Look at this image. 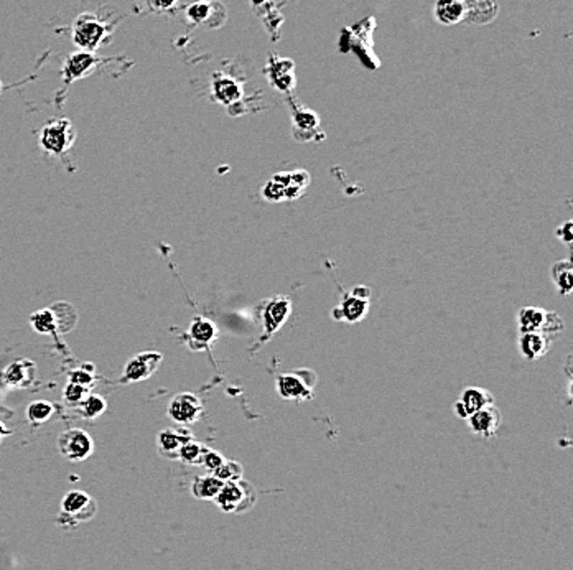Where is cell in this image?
<instances>
[{
    "label": "cell",
    "mask_w": 573,
    "mask_h": 570,
    "mask_svg": "<svg viewBox=\"0 0 573 570\" xmlns=\"http://www.w3.org/2000/svg\"><path fill=\"white\" fill-rule=\"evenodd\" d=\"M224 512H246L252 510L255 502H257V491L254 486L246 480L237 481H227L223 485L220 493L213 500Z\"/></svg>",
    "instance_id": "cell-1"
},
{
    "label": "cell",
    "mask_w": 573,
    "mask_h": 570,
    "mask_svg": "<svg viewBox=\"0 0 573 570\" xmlns=\"http://www.w3.org/2000/svg\"><path fill=\"white\" fill-rule=\"evenodd\" d=\"M75 139L76 132L70 119H53L41 129L40 145L46 154L60 157L73 147Z\"/></svg>",
    "instance_id": "cell-2"
},
{
    "label": "cell",
    "mask_w": 573,
    "mask_h": 570,
    "mask_svg": "<svg viewBox=\"0 0 573 570\" xmlns=\"http://www.w3.org/2000/svg\"><path fill=\"white\" fill-rule=\"evenodd\" d=\"M520 333L528 331H544L547 335H557L564 330V320L559 313L539 307H524L518 315Z\"/></svg>",
    "instance_id": "cell-3"
},
{
    "label": "cell",
    "mask_w": 573,
    "mask_h": 570,
    "mask_svg": "<svg viewBox=\"0 0 573 570\" xmlns=\"http://www.w3.org/2000/svg\"><path fill=\"white\" fill-rule=\"evenodd\" d=\"M107 35V27L91 14H82L73 22V41L82 51H95Z\"/></svg>",
    "instance_id": "cell-4"
},
{
    "label": "cell",
    "mask_w": 573,
    "mask_h": 570,
    "mask_svg": "<svg viewBox=\"0 0 573 570\" xmlns=\"http://www.w3.org/2000/svg\"><path fill=\"white\" fill-rule=\"evenodd\" d=\"M97 511L95 500L85 491H70L61 502L60 521L63 525H80L92 520Z\"/></svg>",
    "instance_id": "cell-5"
},
{
    "label": "cell",
    "mask_w": 573,
    "mask_h": 570,
    "mask_svg": "<svg viewBox=\"0 0 573 570\" xmlns=\"http://www.w3.org/2000/svg\"><path fill=\"white\" fill-rule=\"evenodd\" d=\"M369 299H371V289L366 285L354 287L351 292L343 294L340 305L333 310V318L358 323L369 312Z\"/></svg>",
    "instance_id": "cell-6"
},
{
    "label": "cell",
    "mask_w": 573,
    "mask_h": 570,
    "mask_svg": "<svg viewBox=\"0 0 573 570\" xmlns=\"http://www.w3.org/2000/svg\"><path fill=\"white\" fill-rule=\"evenodd\" d=\"M305 375L306 376H304V370L280 375L275 381L280 397L286 401H309L314 397V385L316 380H309L310 376H314L311 371H306Z\"/></svg>",
    "instance_id": "cell-7"
},
{
    "label": "cell",
    "mask_w": 573,
    "mask_h": 570,
    "mask_svg": "<svg viewBox=\"0 0 573 570\" xmlns=\"http://www.w3.org/2000/svg\"><path fill=\"white\" fill-rule=\"evenodd\" d=\"M58 450L70 462H82L95 452V442L82 429H70L60 435Z\"/></svg>",
    "instance_id": "cell-8"
},
{
    "label": "cell",
    "mask_w": 573,
    "mask_h": 570,
    "mask_svg": "<svg viewBox=\"0 0 573 570\" xmlns=\"http://www.w3.org/2000/svg\"><path fill=\"white\" fill-rule=\"evenodd\" d=\"M260 317H262L264 323V335L262 341H267L274 336V333H277L286 318L290 317L291 313V300L286 295H279V297L269 299L262 303V308H260Z\"/></svg>",
    "instance_id": "cell-9"
},
{
    "label": "cell",
    "mask_w": 573,
    "mask_h": 570,
    "mask_svg": "<svg viewBox=\"0 0 573 570\" xmlns=\"http://www.w3.org/2000/svg\"><path fill=\"white\" fill-rule=\"evenodd\" d=\"M201 399L191 392H180L171 399L168 404V416L173 422L180 424V426H191L200 421L203 416Z\"/></svg>",
    "instance_id": "cell-10"
},
{
    "label": "cell",
    "mask_w": 573,
    "mask_h": 570,
    "mask_svg": "<svg viewBox=\"0 0 573 570\" xmlns=\"http://www.w3.org/2000/svg\"><path fill=\"white\" fill-rule=\"evenodd\" d=\"M186 15L191 22L205 25L208 28L221 27L227 17L224 5L216 0H200V2L193 4L186 10Z\"/></svg>",
    "instance_id": "cell-11"
},
{
    "label": "cell",
    "mask_w": 573,
    "mask_h": 570,
    "mask_svg": "<svg viewBox=\"0 0 573 570\" xmlns=\"http://www.w3.org/2000/svg\"><path fill=\"white\" fill-rule=\"evenodd\" d=\"M161 360H164V356L157 353V351H147V353H140L137 356H134L132 360H129L126 367H124L122 381L137 382L149 380V377L159 370Z\"/></svg>",
    "instance_id": "cell-12"
},
{
    "label": "cell",
    "mask_w": 573,
    "mask_h": 570,
    "mask_svg": "<svg viewBox=\"0 0 573 570\" xmlns=\"http://www.w3.org/2000/svg\"><path fill=\"white\" fill-rule=\"evenodd\" d=\"M218 338V328L211 320L205 317H195L190 323L188 333L185 335L186 345L191 351L208 350Z\"/></svg>",
    "instance_id": "cell-13"
},
{
    "label": "cell",
    "mask_w": 573,
    "mask_h": 570,
    "mask_svg": "<svg viewBox=\"0 0 573 570\" xmlns=\"http://www.w3.org/2000/svg\"><path fill=\"white\" fill-rule=\"evenodd\" d=\"M468 426L473 434L479 435L483 439H489L493 435H496V432L501 427L503 424V414L499 409L494 406H486L483 409H479L478 412L473 414L466 419Z\"/></svg>",
    "instance_id": "cell-14"
},
{
    "label": "cell",
    "mask_w": 573,
    "mask_h": 570,
    "mask_svg": "<svg viewBox=\"0 0 573 570\" xmlns=\"http://www.w3.org/2000/svg\"><path fill=\"white\" fill-rule=\"evenodd\" d=\"M494 397L493 394L488 389H483V387H466L465 391L461 392L460 399L455 404V414L460 419H468L473 414L478 412L479 409L493 406Z\"/></svg>",
    "instance_id": "cell-15"
},
{
    "label": "cell",
    "mask_w": 573,
    "mask_h": 570,
    "mask_svg": "<svg viewBox=\"0 0 573 570\" xmlns=\"http://www.w3.org/2000/svg\"><path fill=\"white\" fill-rule=\"evenodd\" d=\"M552 345V335H547L544 331H528L520 333L519 348L524 357L530 361L539 360V357L549 353Z\"/></svg>",
    "instance_id": "cell-16"
},
{
    "label": "cell",
    "mask_w": 573,
    "mask_h": 570,
    "mask_svg": "<svg viewBox=\"0 0 573 570\" xmlns=\"http://www.w3.org/2000/svg\"><path fill=\"white\" fill-rule=\"evenodd\" d=\"M191 434L185 427L180 429H165L157 437V445L160 453L166 458H178L180 450L183 445L191 440Z\"/></svg>",
    "instance_id": "cell-17"
},
{
    "label": "cell",
    "mask_w": 573,
    "mask_h": 570,
    "mask_svg": "<svg viewBox=\"0 0 573 570\" xmlns=\"http://www.w3.org/2000/svg\"><path fill=\"white\" fill-rule=\"evenodd\" d=\"M97 63V58L91 51H77L66 58L63 75L66 81H76L90 75Z\"/></svg>",
    "instance_id": "cell-18"
},
{
    "label": "cell",
    "mask_w": 573,
    "mask_h": 570,
    "mask_svg": "<svg viewBox=\"0 0 573 570\" xmlns=\"http://www.w3.org/2000/svg\"><path fill=\"white\" fill-rule=\"evenodd\" d=\"M465 20L475 25H486L498 17V0H463Z\"/></svg>",
    "instance_id": "cell-19"
},
{
    "label": "cell",
    "mask_w": 573,
    "mask_h": 570,
    "mask_svg": "<svg viewBox=\"0 0 573 570\" xmlns=\"http://www.w3.org/2000/svg\"><path fill=\"white\" fill-rule=\"evenodd\" d=\"M36 366L32 360H17L10 362L4 372V380L12 387H28L35 381Z\"/></svg>",
    "instance_id": "cell-20"
},
{
    "label": "cell",
    "mask_w": 573,
    "mask_h": 570,
    "mask_svg": "<svg viewBox=\"0 0 573 570\" xmlns=\"http://www.w3.org/2000/svg\"><path fill=\"white\" fill-rule=\"evenodd\" d=\"M318 117L315 116L314 111H306V109H300V111L294 112V136L296 141L305 142L314 139L316 129H318Z\"/></svg>",
    "instance_id": "cell-21"
},
{
    "label": "cell",
    "mask_w": 573,
    "mask_h": 570,
    "mask_svg": "<svg viewBox=\"0 0 573 570\" xmlns=\"http://www.w3.org/2000/svg\"><path fill=\"white\" fill-rule=\"evenodd\" d=\"M435 15L444 25H453L465 20V2L463 0H439L435 4Z\"/></svg>",
    "instance_id": "cell-22"
},
{
    "label": "cell",
    "mask_w": 573,
    "mask_h": 570,
    "mask_svg": "<svg viewBox=\"0 0 573 570\" xmlns=\"http://www.w3.org/2000/svg\"><path fill=\"white\" fill-rule=\"evenodd\" d=\"M213 92H215V97L223 104L231 106L234 102H237L242 97L241 86L237 85L234 80H229V77H215L213 81Z\"/></svg>",
    "instance_id": "cell-23"
},
{
    "label": "cell",
    "mask_w": 573,
    "mask_h": 570,
    "mask_svg": "<svg viewBox=\"0 0 573 570\" xmlns=\"http://www.w3.org/2000/svg\"><path fill=\"white\" fill-rule=\"evenodd\" d=\"M223 481L215 475L198 476L191 485V493L198 500H215L223 488Z\"/></svg>",
    "instance_id": "cell-24"
},
{
    "label": "cell",
    "mask_w": 573,
    "mask_h": 570,
    "mask_svg": "<svg viewBox=\"0 0 573 570\" xmlns=\"http://www.w3.org/2000/svg\"><path fill=\"white\" fill-rule=\"evenodd\" d=\"M552 281L555 282L557 289L562 295H570L573 289V267L570 261H559L552 266Z\"/></svg>",
    "instance_id": "cell-25"
},
{
    "label": "cell",
    "mask_w": 573,
    "mask_h": 570,
    "mask_svg": "<svg viewBox=\"0 0 573 570\" xmlns=\"http://www.w3.org/2000/svg\"><path fill=\"white\" fill-rule=\"evenodd\" d=\"M30 323H32L33 330L40 335H51V333H58V320H56V315L53 310L50 308H41L38 312L32 313L30 317Z\"/></svg>",
    "instance_id": "cell-26"
},
{
    "label": "cell",
    "mask_w": 573,
    "mask_h": 570,
    "mask_svg": "<svg viewBox=\"0 0 573 570\" xmlns=\"http://www.w3.org/2000/svg\"><path fill=\"white\" fill-rule=\"evenodd\" d=\"M51 310H53L55 315H56V320H58V331H60V333H66V331H70V330L75 328L77 315H76V310L73 308L70 303L56 302V303L51 305Z\"/></svg>",
    "instance_id": "cell-27"
},
{
    "label": "cell",
    "mask_w": 573,
    "mask_h": 570,
    "mask_svg": "<svg viewBox=\"0 0 573 570\" xmlns=\"http://www.w3.org/2000/svg\"><path fill=\"white\" fill-rule=\"evenodd\" d=\"M106 407H107V402L106 399L101 397V396H96V394H87L85 397V401H82L77 409H80L81 416L86 417V419H97L101 417L104 412H106Z\"/></svg>",
    "instance_id": "cell-28"
},
{
    "label": "cell",
    "mask_w": 573,
    "mask_h": 570,
    "mask_svg": "<svg viewBox=\"0 0 573 570\" xmlns=\"http://www.w3.org/2000/svg\"><path fill=\"white\" fill-rule=\"evenodd\" d=\"M55 407L53 404L48 401H33L30 402V406L27 407V419L28 422L35 424V426H40L46 421H50V417L53 416Z\"/></svg>",
    "instance_id": "cell-29"
},
{
    "label": "cell",
    "mask_w": 573,
    "mask_h": 570,
    "mask_svg": "<svg viewBox=\"0 0 573 570\" xmlns=\"http://www.w3.org/2000/svg\"><path fill=\"white\" fill-rule=\"evenodd\" d=\"M206 450H208V447H205L203 443L196 442V440L191 439L183 445V447H181L178 458L181 460V462H185L188 465H201L203 455H205Z\"/></svg>",
    "instance_id": "cell-30"
},
{
    "label": "cell",
    "mask_w": 573,
    "mask_h": 570,
    "mask_svg": "<svg viewBox=\"0 0 573 570\" xmlns=\"http://www.w3.org/2000/svg\"><path fill=\"white\" fill-rule=\"evenodd\" d=\"M242 473H244L242 465L239 462H234V460H224V462L213 471V475H215L216 478H220L223 483L242 480Z\"/></svg>",
    "instance_id": "cell-31"
},
{
    "label": "cell",
    "mask_w": 573,
    "mask_h": 570,
    "mask_svg": "<svg viewBox=\"0 0 573 570\" xmlns=\"http://www.w3.org/2000/svg\"><path fill=\"white\" fill-rule=\"evenodd\" d=\"M90 394V387L75 385V382H68L63 392V399L66 401L68 406H80V404L85 401V397Z\"/></svg>",
    "instance_id": "cell-32"
},
{
    "label": "cell",
    "mask_w": 573,
    "mask_h": 570,
    "mask_svg": "<svg viewBox=\"0 0 573 570\" xmlns=\"http://www.w3.org/2000/svg\"><path fill=\"white\" fill-rule=\"evenodd\" d=\"M92 366H82L81 370L73 371L70 375V382H75V385L90 387L92 382H95V376H92Z\"/></svg>",
    "instance_id": "cell-33"
},
{
    "label": "cell",
    "mask_w": 573,
    "mask_h": 570,
    "mask_svg": "<svg viewBox=\"0 0 573 570\" xmlns=\"http://www.w3.org/2000/svg\"><path fill=\"white\" fill-rule=\"evenodd\" d=\"M262 196L267 201H282L285 200V188L280 183H277V181L270 180L269 183L264 186Z\"/></svg>",
    "instance_id": "cell-34"
},
{
    "label": "cell",
    "mask_w": 573,
    "mask_h": 570,
    "mask_svg": "<svg viewBox=\"0 0 573 570\" xmlns=\"http://www.w3.org/2000/svg\"><path fill=\"white\" fill-rule=\"evenodd\" d=\"M223 462H224V458H223L221 453H218V452H215V450L208 448L205 452V455H203L201 465L206 466V468L210 471H215Z\"/></svg>",
    "instance_id": "cell-35"
},
{
    "label": "cell",
    "mask_w": 573,
    "mask_h": 570,
    "mask_svg": "<svg viewBox=\"0 0 573 570\" xmlns=\"http://www.w3.org/2000/svg\"><path fill=\"white\" fill-rule=\"evenodd\" d=\"M290 180L291 185H295L296 188L305 190L310 183V175L305 170H295V172H290Z\"/></svg>",
    "instance_id": "cell-36"
},
{
    "label": "cell",
    "mask_w": 573,
    "mask_h": 570,
    "mask_svg": "<svg viewBox=\"0 0 573 570\" xmlns=\"http://www.w3.org/2000/svg\"><path fill=\"white\" fill-rule=\"evenodd\" d=\"M150 5H152L154 10H159V12H165V10L173 9L178 0H149Z\"/></svg>",
    "instance_id": "cell-37"
},
{
    "label": "cell",
    "mask_w": 573,
    "mask_h": 570,
    "mask_svg": "<svg viewBox=\"0 0 573 570\" xmlns=\"http://www.w3.org/2000/svg\"><path fill=\"white\" fill-rule=\"evenodd\" d=\"M557 232H559V237H562V240H564L565 242H570L572 237H573V235H572V221H567L564 226L557 230Z\"/></svg>",
    "instance_id": "cell-38"
},
{
    "label": "cell",
    "mask_w": 573,
    "mask_h": 570,
    "mask_svg": "<svg viewBox=\"0 0 573 570\" xmlns=\"http://www.w3.org/2000/svg\"><path fill=\"white\" fill-rule=\"evenodd\" d=\"M10 430L4 426L2 422H0V437H5V435H9Z\"/></svg>",
    "instance_id": "cell-39"
},
{
    "label": "cell",
    "mask_w": 573,
    "mask_h": 570,
    "mask_svg": "<svg viewBox=\"0 0 573 570\" xmlns=\"http://www.w3.org/2000/svg\"><path fill=\"white\" fill-rule=\"evenodd\" d=\"M0 440H2V437H0Z\"/></svg>",
    "instance_id": "cell-40"
}]
</instances>
